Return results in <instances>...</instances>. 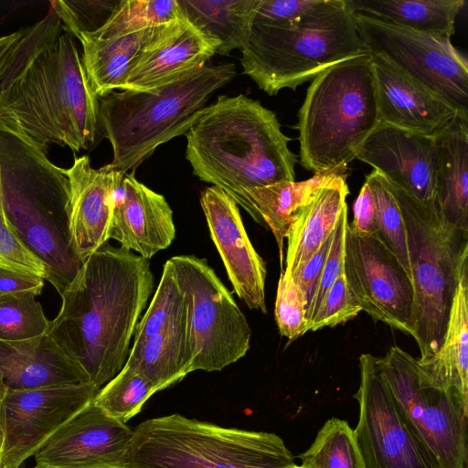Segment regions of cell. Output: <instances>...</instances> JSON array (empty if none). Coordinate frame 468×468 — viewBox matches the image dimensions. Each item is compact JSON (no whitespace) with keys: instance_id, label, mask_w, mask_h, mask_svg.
Segmentation results:
<instances>
[{"instance_id":"cell-1","label":"cell","mask_w":468,"mask_h":468,"mask_svg":"<svg viewBox=\"0 0 468 468\" xmlns=\"http://www.w3.org/2000/svg\"><path fill=\"white\" fill-rule=\"evenodd\" d=\"M98 98L75 37L50 5L27 27L0 80V132L45 155L51 144L89 149L99 136Z\"/></svg>"},{"instance_id":"cell-2","label":"cell","mask_w":468,"mask_h":468,"mask_svg":"<svg viewBox=\"0 0 468 468\" xmlns=\"http://www.w3.org/2000/svg\"><path fill=\"white\" fill-rule=\"evenodd\" d=\"M154 288L148 260L108 242L60 294L48 335L100 390L123 368Z\"/></svg>"},{"instance_id":"cell-3","label":"cell","mask_w":468,"mask_h":468,"mask_svg":"<svg viewBox=\"0 0 468 468\" xmlns=\"http://www.w3.org/2000/svg\"><path fill=\"white\" fill-rule=\"evenodd\" d=\"M193 174L218 186L247 210L256 187L295 181L298 157L274 112L244 94L220 95L186 133Z\"/></svg>"},{"instance_id":"cell-4","label":"cell","mask_w":468,"mask_h":468,"mask_svg":"<svg viewBox=\"0 0 468 468\" xmlns=\"http://www.w3.org/2000/svg\"><path fill=\"white\" fill-rule=\"evenodd\" d=\"M235 75L233 63L205 65L153 90H113L99 97V134L112 145V165L133 172L158 146L186 134L212 93Z\"/></svg>"},{"instance_id":"cell-5","label":"cell","mask_w":468,"mask_h":468,"mask_svg":"<svg viewBox=\"0 0 468 468\" xmlns=\"http://www.w3.org/2000/svg\"><path fill=\"white\" fill-rule=\"evenodd\" d=\"M366 51L346 0H317L288 23L253 24L240 64L243 74L274 96Z\"/></svg>"},{"instance_id":"cell-6","label":"cell","mask_w":468,"mask_h":468,"mask_svg":"<svg viewBox=\"0 0 468 468\" xmlns=\"http://www.w3.org/2000/svg\"><path fill=\"white\" fill-rule=\"evenodd\" d=\"M379 122L371 55L366 51L312 80L294 127L298 162L314 174L347 165Z\"/></svg>"},{"instance_id":"cell-7","label":"cell","mask_w":468,"mask_h":468,"mask_svg":"<svg viewBox=\"0 0 468 468\" xmlns=\"http://www.w3.org/2000/svg\"><path fill=\"white\" fill-rule=\"evenodd\" d=\"M0 165L9 226L43 264L45 280L60 295L84 263L74 250L69 231V180L62 168L28 146L16 168L4 152Z\"/></svg>"},{"instance_id":"cell-8","label":"cell","mask_w":468,"mask_h":468,"mask_svg":"<svg viewBox=\"0 0 468 468\" xmlns=\"http://www.w3.org/2000/svg\"><path fill=\"white\" fill-rule=\"evenodd\" d=\"M387 183L406 227L414 289L413 338L419 359L424 360L442 344L459 280L468 266V230L443 219L435 202H422Z\"/></svg>"},{"instance_id":"cell-9","label":"cell","mask_w":468,"mask_h":468,"mask_svg":"<svg viewBox=\"0 0 468 468\" xmlns=\"http://www.w3.org/2000/svg\"><path fill=\"white\" fill-rule=\"evenodd\" d=\"M123 468H290L283 440L271 432L225 428L171 414L133 430Z\"/></svg>"},{"instance_id":"cell-10","label":"cell","mask_w":468,"mask_h":468,"mask_svg":"<svg viewBox=\"0 0 468 468\" xmlns=\"http://www.w3.org/2000/svg\"><path fill=\"white\" fill-rule=\"evenodd\" d=\"M377 365L399 412L440 468H468V401L455 389L430 385L418 359L398 346Z\"/></svg>"},{"instance_id":"cell-11","label":"cell","mask_w":468,"mask_h":468,"mask_svg":"<svg viewBox=\"0 0 468 468\" xmlns=\"http://www.w3.org/2000/svg\"><path fill=\"white\" fill-rule=\"evenodd\" d=\"M170 260L186 293L192 369L220 371L248 352L247 319L207 260L194 255Z\"/></svg>"},{"instance_id":"cell-12","label":"cell","mask_w":468,"mask_h":468,"mask_svg":"<svg viewBox=\"0 0 468 468\" xmlns=\"http://www.w3.org/2000/svg\"><path fill=\"white\" fill-rule=\"evenodd\" d=\"M366 50L468 112V61L451 37L400 27L354 12Z\"/></svg>"},{"instance_id":"cell-13","label":"cell","mask_w":468,"mask_h":468,"mask_svg":"<svg viewBox=\"0 0 468 468\" xmlns=\"http://www.w3.org/2000/svg\"><path fill=\"white\" fill-rule=\"evenodd\" d=\"M377 358L359 356V405L355 439L366 468H440L417 438L384 381Z\"/></svg>"},{"instance_id":"cell-14","label":"cell","mask_w":468,"mask_h":468,"mask_svg":"<svg viewBox=\"0 0 468 468\" xmlns=\"http://www.w3.org/2000/svg\"><path fill=\"white\" fill-rule=\"evenodd\" d=\"M344 274L362 311L374 320L413 336L411 278L377 234L359 236L347 225Z\"/></svg>"},{"instance_id":"cell-15","label":"cell","mask_w":468,"mask_h":468,"mask_svg":"<svg viewBox=\"0 0 468 468\" xmlns=\"http://www.w3.org/2000/svg\"><path fill=\"white\" fill-rule=\"evenodd\" d=\"M98 391L90 382L7 389L2 409L1 468H19Z\"/></svg>"},{"instance_id":"cell-16","label":"cell","mask_w":468,"mask_h":468,"mask_svg":"<svg viewBox=\"0 0 468 468\" xmlns=\"http://www.w3.org/2000/svg\"><path fill=\"white\" fill-rule=\"evenodd\" d=\"M133 431L91 400L37 450L45 468H123Z\"/></svg>"},{"instance_id":"cell-17","label":"cell","mask_w":468,"mask_h":468,"mask_svg":"<svg viewBox=\"0 0 468 468\" xmlns=\"http://www.w3.org/2000/svg\"><path fill=\"white\" fill-rule=\"evenodd\" d=\"M200 204L236 293L250 309L266 314V264L248 237L237 203L211 186L201 193Z\"/></svg>"},{"instance_id":"cell-18","label":"cell","mask_w":468,"mask_h":468,"mask_svg":"<svg viewBox=\"0 0 468 468\" xmlns=\"http://www.w3.org/2000/svg\"><path fill=\"white\" fill-rule=\"evenodd\" d=\"M356 158L417 199L434 202V135L379 122L361 144Z\"/></svg>"},{"instance_id":"cell-19","label":"cell","mask_w":468,"mask_h":468,"mask_svg":"<svg viewBox=\"0 0 468 468\" xmlns=\"http://www.w3.org/2000/svg\"><path fill=\"white\" fill-rule=\"evenodd\" d=\"M370 55L381 123L434 135L458 114L468 113L406 74L383 56Z\"/></svg>"},{"instance_id":"cell-20","label":"cell","mask_w":468,"mask_h":468,"mask_svg":"<svg viewBox=\"0 0 468 468\" xmlns=\"http://www.w3.org/2000/svg\"><path fill=\"white\" fill-rule=\"evenodd\" d=\"M62 170L69 180L71 240L84 262L110 239L115 196L124 173L112 164L94 168L88 155L75 158L69 168Z\"/></svg>"},{"instance_id":"cell-21","label":"cell","mask_w":468,"mask_h":468,"mask_svg":"<svg viewBox=\"0 0 468 468\" xmlns=\"http://www.w3.org/2000/svg\"><path fill=\"white\" fill-rule=\"evenodd\" d=\"M176 237L173 211L165 197L124 173L116 193L109 239L150 260Z\"/></svg>"},{"instance_id":"cell-22","label":"cell","mask_w":468,"mask_h":468,"mask_svg":"<svg viewBox=\"0 0 468 468\" xmlns=\"http://www.w3.org/2000/svg\"><path fill=\"white\" fill-rule=\"evenodd\" d=\"M186 17L118 37L101 39L87 32L76 33L82 47V61L98 97L114 90H122L126 80L141 60L174 37L186 24Z\"/></svg>"},{"instance_id":"cell-23","label":"cell","mask_w":468,"mask_h":468,"mask_svg":"<svg viewBox=\"0 0 468 468\" xmlns=\"http://www.w3.org/2000/svg\"><path fill=\"white\" fill-rule=\"evenodd\" d=\"M0 378L8 389L90 382L48 334L27 340H0Z\"/></svg>"},{"instance_id":"cell-24","label":"cell","mask_w":468,"mask_h":468,"mask_svg":"<svg viewBox=\"0 0 468 468\" xmlns=\"http://www.w3.org/2000/svg\"><path fill=\"white\" fill-rule=\"evenodd\" d=\"M348 165H340L314 173L303 181H287L256 187L246 194L247 212L259 224L269 227L273 233L283 263V240L292 224L319 190L346 179Z\"/></svg>"},{"instance_id":"cell-25","label":"cell","mask_w":468,"mask_h":468,"mask_svg":"<svg viewBox=\"0 0 468 468\" xmlns=\"http://www.w3.org/2000/svg\"><path fill=\"white\" fill-rule=\"evenodd\" d=\"M435 205L449 224L468 230V113L434 134Z\"/></svg>"},{"instance_id":"cell-26","label":"cell","mask_w":468,"mask_h":468,"mask_svg":"<svg viewBox=\"0 0 468 468\" xmlns=\"http://www.w3.org/2000/svg\"><path fill=\"white\" fill-rule=\"evenodd\" d=\"M219 44L187 20L174 37L141 60L129 75L122 90L148 91L174 82L207 65Z\"/></svg>"},{"instance_id":"cell-27","label":"cell","mask_w":468,"mask_h":468,"mask_svg":"<svg viewBox=\"0 0 468 468\" xmlns=\"http://www.w3.org/2000/svg\"><path fill=\"white\" fill-rule=\"evenodd\" d=\"M421 377L432 387L455 389L468 401V266L461 274L439 350L418 359Z\"/></svg>"},{"instance_id":"cell-28","label":"cell","mask_w":468,"mask_h":468,"mask_svg":"<svg viewBox=\"0 0 468 468\" xmlns=\"http://www.w3.org/2000/svg\"><path fill=\"white\" fill-rule=\"evenodd\" d=\"M349 189L346 179L319 190L292 224L288 235L285 269L292 274L306 262L331 235L343 210L347 207Z\"/></svg>"},{"instance_id":"cell-29","label":"cell","mask_w":468,"mask_h":468,"mask_svg":"<svg viewBox=\"0 0 468 468\" xmlns=\"http://www.w3.org/2000/svg\"><path fill=\"white\" fill-rule=\"evenodd\" d=\"M128 359L135 364L158 391L192 372L187 308L141 346L131 348Z\"/></svg>"},{"instance_id":"cell-30","label":"cell","mask_w":468,"mask_h":468,"mask_svg":"<svg viewBox=\"0 0 468 468\" xmlns=\"http://www.w3.org/2000/svg\"><path fill=\"white\" fill-rule=\"evenodd\" d=\"M188 20L199 31L219 41L216 54L242 50L250 38L261 0H178Z\"/></svg>"},{"instance_id":"cell-31","label":"cell","mask_w":468,"mask_h":468,"mask_svg":"<svg viewBox=\"0 0 468 468\" xmlns=\"http://www.w3.org/2000/svg\"><path fill=\"white\" fill-rule=\"evenodd\" d=\"M355 13L416 31L451 37L464 0H346Z\"/></svg>"},{"instance_id":"cell-32","label":"cell","mask_w":468,"mask_h":468,"mask_svg":"<svg viewBox=\"0 0 468 468\" xmlns=\"http://www.w3.org/2000/svg\"><path fill=\"white\" fill-rule=\"evenodd\" d=\"M184 18L178 0H120L106 23L87 33L95 38L107 39Z\"/></svg>"},{"instance_id":"cell-33","label":"cell","mask_w":468,"mask_h":468,"mask_svg":"<svg viewBox=\"0 0 468 468\" xmlns=\"http://www.w3.org/2000/svg\"><path fill=\"white\" fill-rule=\"evenodd\" d=\"M304 468H366L354 430L346 420H327L314 442L299 455Z\"/></svg>"},{"instance_id":"cell-34","label":"cell","mask_w":468,"mask_h":468,"mask_svg":"<svg viewBox=\"0 0 468 468\" xmlns=\"http://www.w3.org/2000/svg\"><path fill=\"white\" fill-rule=\"evenodd\" d=\"M157 391L135 364L127 359L121 372L97 392L92 401L107 415L125 423Z\"/></svg>"},{"instance_id":"cell-35","label":"cell","mask_w":468,"mask_h":468,"mask_svg":"<svg viewBox=\"0 0 468 468\" xmlns=\"http://www.w3.org/2000/svg\"><path fill=\"white\" fill-rule=\"evenodd\" d=\"M186 308V293L179 284L169 259L164 265L156 292L148 309L138 322L132 348L141 346L149 337L168 325Z\"/></svg>"},{"instance_id":"cell-36","label":"cell","mask_w":468,"mask_h":468,"mask_svg":"<svg viewBox=\"0 0 468 468\" xmlns=\"http://www.w3.org/2000/svg\"><path fill=\"white\" fill-rule=\"evenodd\" d=\"M376 203L378 237L394 253L410 276L407 233L400 209L390 192L386 178L373 170L366 176Z\"/></svg>"},{"instance_id":"cell-37","label":"cell","mask_w":468,"mask_h":468,"mask_svg":"<svg viewBox=\"0 0 468 468\" xmlns=\"http://www.w3.org/2000/svg\"><path fill=\"white\" fill-rule=\"evenodd\" d=\"M49 322L35 294L0 293V340H27L47 335Z\"/></svg>"},{"instance_id":"cell-38","label":"cell","mask_w":468,"mask_h":468,"mask_svg":"<svg viewBox=\"0 0 468 468\" xmlns=\"http://www.w3.org/2000/svg\"><path fill=\"white\" fill-rule=\"evenodd\" d=\"M305 299L292 277L282 271L275 300L274 315L282 335L290 341L308 332Z\"/></svg>"},{"instance_id":"cell-39","label":"cell","mask_w":468,"mask_h":468,"mask_svg":"<svg viewBox=\"0 0 468 468\" xmlns=\"http://www.w3.org/2000/svg\"><path fill=\"white\" fill-rule=\"evenodd\" d=\"M120 0L52 1L50 5L59 16L65 30L72 36L79 32H93L111 16Z\"/></svg>"},{"instance_id":"cell-40","label":"cell","mask_w":468,"mask_h":468,"mask_svg":"<svg viewBox=\"0 0 468 468\" xmlns=\"http://www.w3.org/2000/svg\"><path fill=\"white\" fill-rule=\"evenodd\" d=\"M361 311L348 288L343 272L325 292L315 315L308 325V331H317L344 324L355 318Z\"/></svg>"},{"instance_id":"cell-41","label":"cell","mask_w":468,"mask_h":468,"mask_svg":"<svg viewBox=\"0 0 468 468\" xmlns=\"http://www.w3.org/2000/svg\"><path fill=\"white\" fill-rule=\"evenodd\" d=\"M0 267L22 273L35 274L45 279L43 264L17 239L6 218L2 172L0 165Z\"/></svg>"},{"instance_id":"cell-42","label":"cell","mask_w":468,"mask_h":468,"mask_svg":"<svg viewBox=\"0 0 468 468\" xmlns=\"http://www.w3.org/2000/svg\"><path fill=\"white\" fill-rule=\"evenodd\" d=\"M348 225L347 207L340 215L331 235L328 254L314 292V297L306 311L308 325L315 315L319 305L328 289L340 274L344 272L345 263V239Z\"/></svg>"},{"instance_id":"cell-43","label":"cell","mask_w":468,"mask_h":468,"mask_svg":"<svg viewBox=\"0 0 468 468\" xmlns=\"http://www.w3.org/2000/svg\"><path fill=\"white\" fill-rule=\"evenodd\" d=\"M317 0H261L253 24L282 25L296 19Z\"/></svg>"},{"instance_id":"cell-44","label":"cell","mask_w":468,"mask_h":468,"mask_svg":"<svg viewBox=\"0 0 468 468\" xmlns=\"http://www.w3.org/2000/svg\"><path fill=\"white\" fill-rule=\"evenodd\" d=\"M331 235L323 242L319 249L306 262L300 266L292 274H289L304 296L306 311L314 297L328 254Z\"/></svg>"},{"instance_id":"cell-45","label":"cell","mask_w":468,"mask_h":468,"mask_svg":"<svg viewBox=\"0 0 468 468\" xmlns=\"http://www.w3.org/2000/svg\"><path fill=\"white\" fill-rule=\"evenodd\" d=\"M354 218L349 229L359 236H370L378 231L377 210L372 190L367 181L363 184L353 206Z\"/></svg>"},{"instance_id":"cell-46","label":"cell","mask_w":468,"mask_h":468,"mask_svg":"<svg viewBox=\"0 0 468 468\" xmlns=\"http://www.w3.org/2000/svg\"><path fill=\"white\" fill-rule=\"evenodd\" d=\"M45 279L41 276L9 271L0 267V293L30 292L36 296L42 292Z\"/></svg>"},{"instance_id":"cell-47","label":"cell","mask_w":468,"mask_h":468,"mask_svg":"<svg viewBox=\"0 0 468 468\" xmlns=\"http://www.w3.org/2000/svg\"><path fill=\"white\" fill-rule=\"evenodd\" d=\"M27 32V28H21L16 32L0 37V80L10 61V58Z\"/></svg>"},{"instance_id":"cell-48","label":"cell","mask_w":468,"mask_h":468,"mask_svg":"<svg viewBox=\"0 0 468 468\" xmlns=\"http://www.w3.org/2000/svg\"><path fill=\"white\" fill-rule=\"evenodd\" d=\"M7 387L4 381L0 378V442L2 441V409L5 396L7 391Z\"/></svg>"},{"instance_id":"cell-49","label":"cell","mask_w":468,"mask_h":468,"mask_svg":"<svg viewBox=\"0 0 468 468\" xmlns=\"http://www.w3.org/2000/svg\"><path fill=\"white\" fill-rule=\"evenodd\" d=\"M290 468H304L303 467L302 465H297L296 463L294 465H292V467Z\"/></svg>"},{"instance_id":"cell-50","label":"cell","mask_w":468,"mask_h":468,"mask_svg":"<svg viewBox=\"0 0 468 468\" xmlns=\"http://www.w3.org/2000/svg\"><path fill=\"white\" fill-rule=\"evenodd\" d=\"M0 468H1V442H0Z\"/></svg>"},{"instance_id":"cell-51","label":"cell","mask_w":468,"mask_h":468,"mask_svg":"<svg viewBox=\"0 0 468 468\" xmlns=\"http://www.w3.org/2000/svg\"><path fill=\"white\" fill-rule=\"evenodd\" d=\"M33 468H45V467H42V466H39V465H35Z\"/></svg>"}]
</instances>
